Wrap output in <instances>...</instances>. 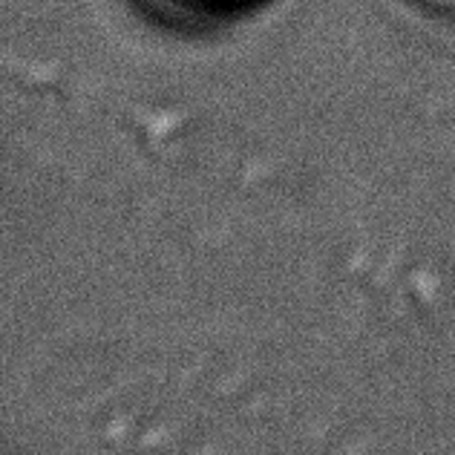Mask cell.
<instances>
[{
    "label": "cell",
    "mask_w": 455,
    "mask_h": 455,
    "mask_svg": "<svg viewBox=\"0 0 455 455\" xmlns=\"http://www.w3.org/2000/svg\"><path fill=\"white\" fill-rule=\"evenodd\" d=\"M190 12H205V15H234V12L254 9L259 0H167Z\"/></svg>",
    "instance_id": "obj_1"
},
{
    "label": "cell",
    "mask_w": 455,
    "mask_h": 455,
    "mask_svg": "<svg viewBox=\"0 0 455 455\" xmlns=\"http://www.w3.org/2000/svg\"><path fill=\"white\" fill-rule=\"evenodd\" d=\"M403 4H410L412 9H421L427 15L455 20V0H403Z\"/></svg>",
    "instance_id": "obj_2"
}]
</instances>
